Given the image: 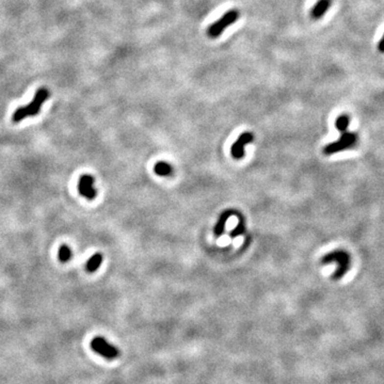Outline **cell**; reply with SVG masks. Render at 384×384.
Segmentation results:
<instances>
[{"label": "cell", "mask_w": 384, "mask_h": 384, "mask_svg": "<svg viewBox=\"0 0 384 384\" xmlns=\"http://www.w3.org/2000/svg\"><path fill=\"white\" fill-rule=\"evenodd\" d=\"M236 214H237V211L233 210V209H228V210H226V211L222 212L219 217V220H218V222L216 223V226L214 227V233L217 237H219V236H221L224 233V228H226V221L228 220V218L232 217V216H236Z\"/></svg>", "instance_id": "cell-8"}, {"label": "cell", "mask_w": 384, "mask_h": 384, "mask_svg": "<svg viewBox=\"0 0 384 384\" xmlns=\"http://www.w3.org/2000/svg\"><path fill=\"white\" fill-rule=\"evenodd\" d=\"M154 172L159 176H169L173 173V167L165 161H158L154 167Z\"/></svg>", "instance_id": "cell-10"}, {"label": "cell", "mask_w": 384, "mask_h": 384, "mask_svg": "<svg viewBox=\"0 0 384 384\" xmlns=\"http://www.w3.org/2000/svg\"><path fill=\"white\" fill-rule=\"evenodd\" d=\"M236 216L238 217V219H239V222H238V226H236L232 232H230V237H237V236H239V235H242L245 233V230H246V226H245V218L242 217L241 215H240V212H238L237 211V214H236Z\"/></svg>", "instance_id": "cell-12"}, {"label": "cell", "mask_w": 384, "mask_h": 384, "mask_svg": "<svg viewBox=\"0 0 384 384\" xmlns=\"http://www.w3.org/2000/svg\"><path fill=\"white\" fill-rule=\"evenodd\" d=\"M94 181L95 180L93 179L91 175H82L79 179L78 182V191L82 197H85L88 200H94L96 198L97 191L94 188Z\"/></svg>", "instance_id": "cell-6"}, {"label": "cell", "mask_w": 384, "mask_h": 384, "mask_svg": "<svg viewBox=\"0 0 384 384\" xmlns=\"http://www.w3.org/2000/svg\"><path fill=\"white\" fill-rule=\"evenodd\" d=\"M349 124H350V119H349V116L346 115V114H342V115L339 116L338 120H336V122H335L336 128H338L341 134L347 132V128H348V126H349Z\"/></svg>", "instance_id": "cell-14"}, {"label": "cell", "mask_w": 384, "mask_h": 384, "mask_svg": "<svg viewBox=\"0 0 384 384\" xmlns=\"http://www.w3.org/2000/svg\"><path fill=\"white\" fill-rule=\"evenodd\" d=\"M320 262L322 265H330L332 263L338 264V268H336L335 272L332 275V280L334 281L342 279L351 267L350 255L346 251L342 250H335L333 252L326 254V255L321 258Z\"/></svg>", "instance_id": "cell-2"}, {"label": "cell", "mask_w": 384, "mask_h": 384, "mask_svg": "<svg viewBox=\"0 0 384 384\" xmlns=\"http://www.w3.org/2000/svg\"><path fill=\"white\" fill-rule=\"evenodd\" d=\"M358 141H359V137H358L357 134L345 132V133L341 134V136L338 141H335V142H332V143H329L328 145L324 146L322 152H323L324 155H327V156L333 155V154H336V153L341 152V151H346L348 149H351V147H354L357 145Z\"/></svg>", "instance_id": "cell-3"}, {"label": "cell", "mask_w": 384, "mask_h": 384, "mask_svg": "<svg viewBox=\"0 0 384 384\" xmlns=\"http://www.w3.org/2000/svg\"><path fill=\"white\" fill-rule=\"evenodd\" d=\"M254 136L251 133H244L239 136L236 142L232 145L230 154L235 159H240L245 156V146L253 142Z\"/></svg>", "instance_id": "cell-7"}, {"label": "cell", "mask_w": 384, "mask_h": 384, "mask_svg": "<svg viewBox=\"0 0 384 384\" xmlns=\"http://www.w3.org/2000/svg\"><path fill=\"white\" fill-rule=\"evenodd\" d=\"M102 263H103V255L99 253H96L94 254V255H92V257L87 262L86 268L89 272H95V271L99 268V266L102 265Z\"/></svg>", "instance_id": "cell-11"}, {"label": "cell", "mask_w": 384, "mask_h": 384, "mask_svg": "<svg viewBox=\"0 0 384 384\" xmlns=\"http://www.w3.org/2000/svg\"><path fill=\"white\" fill-rule=\"evenodd\" d=\"M331 5V0H318L316 4L313 8L311 15L314 20H319L327 13Z\"/></svg>", "instance_id": "cell-9"}, {"label": "cell", "mask_w": 384, "mask_h": 384, "mask_svg": "<svg viewBox=\"0 0 384 384\" xmlns=\"http://www.w3.org/2000/svg\"><path fill=\"white\" fill-rule=\"evenodd\" d=\"M58 257L60 259V262L62 263H67L68 261H70V258H72V250L69 249V247L63 245L60 248H59V251H58Z\"/></svg>", "instance_id": "cell-13"}, {"label": "cell", "mask_w": 384, "mask_h": 384, "mask_svg": "<svg viewBox=\"0 0 384 384\" xmlns=\"http://www.w3.org/2000/svg\"><path fill=\"white\" fill-rule=\"evenodd\" d=\"M92 350L107 360H115L120 357V350L110 344V342L102 336H97L91 340Z\"/></svg>", "instance_id": "cell-4"}, {"label": "cell", "mask_w": 384, "mask_h": 384, "mask_svg": "<svg viewBox=\"0 0 384 384\" xmlns=\"http://www.w3.org/2000/svg\"><path fill=\"white\" fill-rule=\"evenodd\" d=\"M48 97H49V91L45 88L40 89V90H38V92L35 93V95L30 102V104L27 106H23V107L17 108L14 111L13 116H12V121L14 123H19L28 116H34L39 114L41 107H42L43 104L46 102Z\"/></svg>", "instance_id": "cell-1"}, {"label": "cell", "mask_w": 384, "mask_h": 384, "mask_svg": "<svg viewBox=\"0 0 384 384\" xmlns=\"http://www.w3.org/2000/svg\"><path fill=\"white\" fill-rule=\"evenodd\" d=\"M238 17H239V13L237 10H230L226 12V13L224 14L219 21H217L215 23H212V25L208 28L207 30L208 37L210 39L219 38L222 32L226 30L228 26L233 25V23L238 20Z\"/></svg>", "instance_id": "cell-5"}, {"label": "cell", "mask_w": 384, "mask_h": 384, "mask_svg": "<svg viewBox=\"0 0 384 384\" xmlns=\"http://www.w3.org/2000/svg\"><path fill=\"white\" fill-rule=\"evenodd\" d=\"M378 49H379L381 52H384V34H383L382 39L380 40L379 44H378Z\"/></svg>", "instance_id": "cell-15"}]
</instances>
